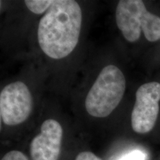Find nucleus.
<instances>
[{
  "label": "nucleus",
  "instance_id": "f257e3e1",
  "mask_svg": "<svg viewBox=\"0 0 160 160\" xmlns=\"http://www.w3.org/2000/svg\"><path fill=\"white\" fill-rule=\"evenodd\" d=\"M81 8L73 0H55L38 26V42L48 57H68L79 42L82 26Z\"/></svg>",
  "mask_w": 160,
  "mask_h": 160
},
{
  "label": "nucleus",
  "instance_id": "f03ea898",
  "mask_svg": "<svg viewBox=\"0 0 160 160\" xmlns=\"http://www.w3.org/2000/svg\"><path fill=\"white\" fill-rule=\"evenodd\" d=\"M125 88V77L121 70L115 65L106 66L86 97V111L93 117H107L119 105Z\"/></svg>",
  "mask_w": 160,
  "mask_h": 160
},
{
  "label": "nucleus",
  "instance_id": "20e7f679",
  "mask_svg": "<svg viewBox=\"0 0 160 160\" xmlns=\"http://www.w3.org/2000/svg\"><path fill=\"white\" fill-rule=\"evenodd\" d=\"M33 109V98L22 82H12L0 93V116L5 125L14 126L27 120Z\"/></svg>",
  "mask_w": 160,
  "mask_h": 160
},
{
  "label": "nucleus",
  "instance_id": "39448f33",
  "mask_svg": "<svg viewBox=\"0 0 160 160\" xmlns=\"http://www.w3.org/2000/svg\"><path fill=\"white\" fill-rule=\"evenodd\" d=\"M160 83H145L138 88L131 113L132 128L136 133H146L154 127L159 114Z\"/></svg>",
  "mask_w": 160,
  "mask_h": 160
},
{
  "label": "nucleus",
  "instance_id": "9d476101",
  "mask_svg": "<svg viewBox=\"0 0 160 160\" xmlns=\"http://www.w3.org/2000/svg\"><path fill=\"white\" fill-rule=\"evenodd\" d=\"M75 160H102L94 153L90 151H84L79 153L76 157Z\"/></svg>",
  "mask_w": 160,
  "mask_h": 160
},
{
  "label": "nucleus",
  "instance_id": "6e6552de",
  "mask_svg": "<svg viewBox=\"0 0 160 160\" xmlns=\"http://www.w3.org/2000/svg\"><path fill=\"white\" fill-rule=\"evenodd\" d=\"M1 160H29L22 152L19 151H9Z\"/></svg>",
  "mask_w": 160,
  "mask_h": 160
},
{
  "label": "nucleus",
  "instance_id": "423d86ee",
  "mask_svg": "<svg viewBox=\"0 0 160 160\" xmlns=\"http://www.w3.org/2000/svg\"><path fill=\"white\" fill-rule=\"evenodd\" d=\"M63 130L54 119H47L39 134L32 139L31 155L33 160H58L61 153Z\"/></svg>",
  "mask_w": 160,
  "mask_h": 160
},
{
  "label": "nucleus",
  "instance_id": "1a4fd4ad",
  "mask_svg": "<svg viewBox=\"0 0 160 160\" xmlns=\"http://www.w3.org/2000/svg\"><path fill=\"white\" fill-rule=\"evenodd\" d=\"M146 155L140 151H133L124 156L119 160H145Z\"/></svg>",
  "mask_w": 160,
  "mask_h": 160
},
{
  "label": "nucleus",
  "instance_id": "7ed1b4c3",
  "mask_svg": "<svg viewBox=\"0 0 160 160\" xmlns=\"http://www.w3.org/2000/svg\"><path fill=\"white\" fill-rule=\"evenodd\" d=\"M116 22L130 42L139 39L141 31L149 42L160 39V18L150 13L141 0H121L116 9Z\"/></svg>",
  "mask_w": 160,
  "mask_h": 160
},
{
  "label": "nucleus",
  "instance_id": "0eeeda50",
  "mask_svg": "<svg viewBox=\"0 0 160 160\" xmlns=\"http://www.w3.org/2000/svg\"><path fill=\"white\" fill-rule=\"evenodd\" d=\"M53 1L51 0H26L25 3L27 8L36 14H41L48 11Z\"/></svg>",
  "mask_w": 160,
  "mask_h": 160
}]
</instances>
